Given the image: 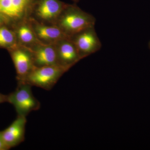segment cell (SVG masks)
Masks as SVG:
<instances>
[{
  "mask_svg": "<svg viewBox=\"0 0 150 150\" xmlns=\"http://www.w3.org/2000/svg\"><path fill=\"white\" fill-rule=\"evenodd\" d=\"M67 4L60 0H37L30 18L43 24L55 25Z\"/></svg>",
  "mask_w": 150,
  "mask_h": 150,
  "instance_id": "cell-5",
  "label": "cell"
},
{
  "mask_svg": "<svg viewBox=\"0 0 150 150\" xmlns=\"http://www.w3.org/2000/svg\"><path fill=\"white\" fill-rule=\"evenodd\" d=\"M9 149L6 144L4 139H3L1 131H0V150H7Z\"/></svg>",
  "mask_w": 150,
  "mask_h": 150,
  "instance_id": "cell-14",
  "label": "cell"
},
{
  "mask_svg": "<svg viewBox=\"0 0 150 150\" xmlns=\"http://www.w3.org/2000/svg\"><path fill=\"white\" fill-rule=\"evenodd\" d=\"M37 0H0V15L6 25L13 28L31 17Z\"/></svg>",
  "mask_w": 150,
  "mask_h": 150,
  "instance_id": "cell-2",
  "label": "cell"
},
{
  "mask_svg": "<svg viewBox=\"0 0 150 150\" xmlns=\"http://www.w3.org/2000/svg\"><path fill=\"white\" fill-rule=\"evenodd\" d=\"M149 48L150 49V40L149 42Z\"/></svg>",
  "mask_w": 150,
  "mask_h": 150,
  "instance_id": "cell-18",
  "label": "cell"
},
{
  "mask_svg": "<svg viewBox=\"0 0 150 150\" xmlns=\"http://www.w3.org/2000/svg\"><path fill=\"white\" fill-rule=\"evenodd\" d=\"M32 86L18 83L16 88L8 95V102L13 105L18 115L26 117L30 112L40 108V103L33 96Z\"/></svg>",
  "mask_w": 150,
  "mask_h": 150,
  "instance_id": "cell-3",
  "label": "cell"
},
{
  "mask_svg": "<svg viewBox=\"0 0 150 150\" xmlns=\"http://www.w3.org/2000/svg\"><path fill=\"white\" fill-rule=\"evenodd\" d=\"M8 51L16 70L18 83L24 82L35 67L31 50L27 47L18 45Z\"/></svg>",
  "mask_w": 150,
  "mask_h": 150,
  "instance_id": "cell-7",
  "label": "cell"
},
{
  "mask_svg": "<svg viewBox=\"0 0 150 150\" xmlns=\"http://www.w3.org/2000/svg\"><path fill=\"white\" fill-rule=\"evenodd\" d=\"M96 22V19L92 15L82 10L76 4H67L55 25L70 38L84 29L94 27Z\"/></svg>",
  "mask_w": 150,
  "mask_h": 150,
  "instance_id": "cell-1",
  "label": "cell"
},
{
  "mask_svg": "<svg viewBox=\"0 0 150 150\" xmlns=\"http://www.w3.org/2000/svg\"><path fill=\"white\" fill-rule=\"evenodd\" d=\"M18 45L16 35L13 28L6 25L0 27V48L8 51Z\"/></svg>",
  "mask_w": 150,
  "mask_h": 150,
  "instance_id": "cell-13",
  "label": "cell"
},
{
  "mask_svg": "<svg viewBox=\"0 0 150 150\" xmlns=\"http://www.w3.org/2000/svg\"><path fill=\"white\" fill-rule=\"evenodd\" d=\"M8 95L0 93V104L5 102H8Z\"/></svg>",
  "mask_w": 150,
  "mask_h": 150,
  "instance_id": "cell-15",
  "label": "cell"
},
{
  "mask_svg": "<svg viewBox=\"0 0 150 150\" xmlns=\"http://www.w3.org/2000/svg\"><path fill=\"white\" fill-rule=\"evenodd\" d=\"M4 25H6L5 23V22L4 21L3 18L0 15V27Z\"/></svg>",
  "mask_w": 150,
  "mask_h": 150,
  "instance_id": "cell-16",
  "label": "cell"
},
{
  "mask_svg": "<svg viewBox=\"0 0 150 150\" xmlns=\"http://www.w3.org/2000/svg\"><path fill=\"white\" fill-rule=\"evenodd\" d=\"M26 123V117L17 115L11 125L1 131L4 141L9 149L24 142Z\"/></svg>",
  "mask_w": 150,
  "mask_h": 150,
  "instance_id": "cell-10",
  "label": "cell"
},
{
  "mask_svg": "<svg viewBox=\"0 0 150 150\" xmlns=\"http://www.w3.org/2000/svg\"><path fill=\"white\" fill-rule=\"evenodd\" d=\"M67 71L65 69L59 66L35 67L24 83L46 90H50Z\"/></svg>",
  "mask_w": 150,
  "mask_h": 150,
  "instance_id": "cell-4",
  "label": "cell"
},
{
  "mask_svg": "<svg viewBox=\"0 0 150 150\" xmlns=\"http://www.w3.org/2000/svg\"><path fill=\"white\" fill-rule=\"evenodd\" d=\"M30 49L32 52L35 67L59 66L55 44L39 43Z\"/></svg>",
  "mask_w": 150,
  "mask_h": 150,
  "instance_id": "cell-11",
  "label": "cell"
},
{
  "mask_svg": "<svg viewBox=\"0 0 150 150\" xmlns=\"http://www.w3.org/2000/svg\"><path fill=\"white\" fill-rule=\"evenodd\" d=\"M54 44L58 64L67 71L82 59L69 38L61 39Z\"/></svg>",
  "mask_w": 150,
  "mask_h": 150,
  "instance_id": "cell-8",
  "label": "cell"
},
{
  "mask_svg": "<svg viewBox=\"0 0 150 150\" xmlns=\"http://www.w3.org/2000/svg\"><path fill=\"white\" fill-rule=\"evenodd\" d=\"M72 1H73V2H74L75 4H76L77 3L79 2V1H80L81 0H71Z\"/></svg>",
  "mask_w": 150,
  "mask_h": 150,
  "instance_id": "cell-17",
  "label": "cell"
},
{
  "mask_svg": "<svg viewBox=\"0 0 150 150\" xmlns=\"http://www.w3.org/2000/svg\"><path fill=\"white\" fill-rule=\"evenodd\" d=\"M81 59L100 50L102 44L94 27L86 28L69 38Z\"/></svg>",
  "mask_w": 150,
  "mask_h": 150,
  "instance_id": "cell-6",
  "label": "cell"
},
{
  "mask_svg": "<svg viewBox=\"0 0 150 150\" xmlns=\"http://www.w3.org/2000/svg\"><path fill=\"white\" fill-rule=\"evenodd\" d=\"M29 20L20 23L12 28L16 35L18 44L30 48L40 42L33 30Z\"/></svg>",
  "mask_w": 150,
  "mask_h": 150,
  "instance_id": "cell-12",
  "label": "cell"
},
{
  "mask_svg": "<svg viewBox=\"0 0 150 150\" xmlns=\"http://www.w3.org/2000/svg\"><path fill=\"white\" fill-rule=\"evenodd\" d=\"M29 21L35 36L40 43L54 44L61 39L68 38L55 25L43 24L31 18Z\"/></svg>",
  "mask_w": 150,
  "mask_h": 150,
  "instance_id": "cell-9",
  "label": "cell"
}]
</instances>
